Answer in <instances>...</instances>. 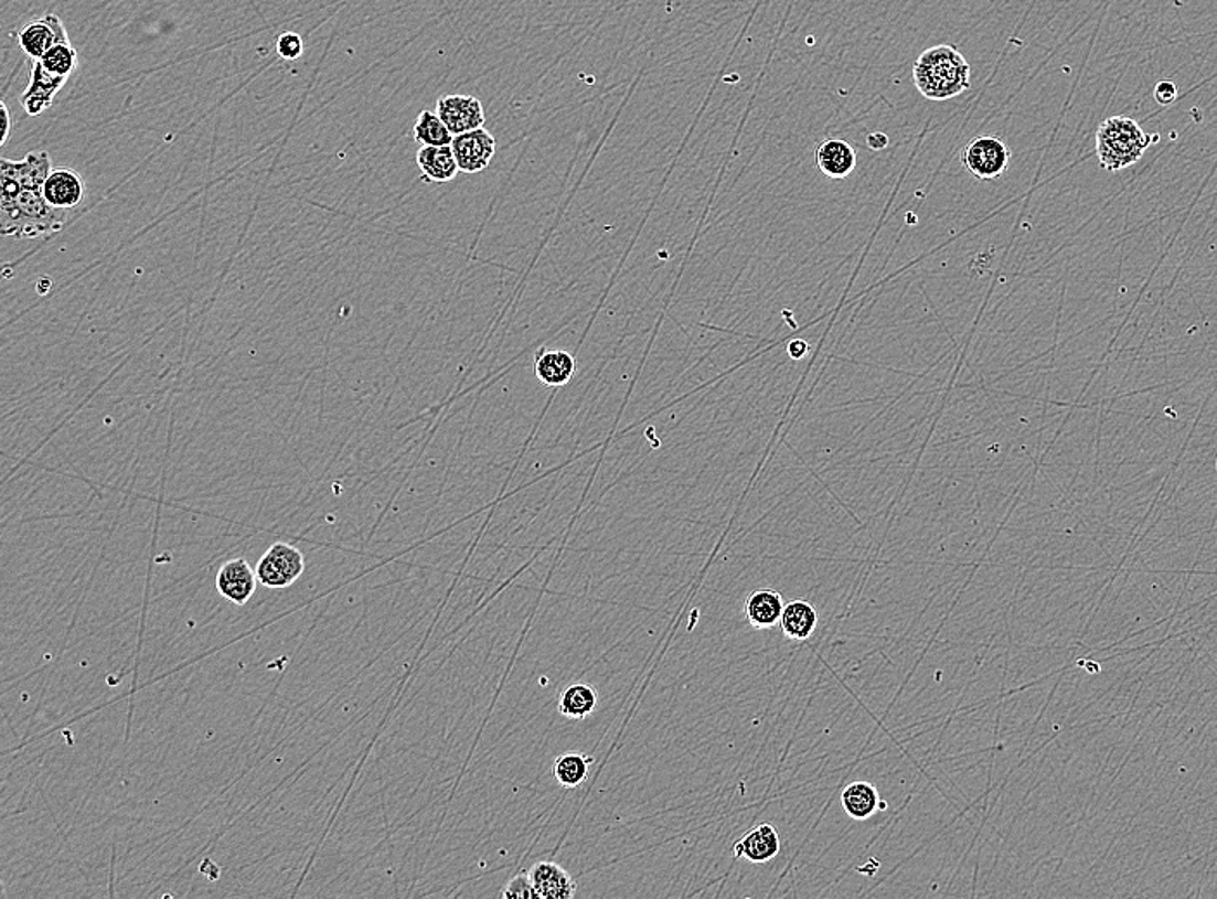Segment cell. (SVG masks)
<instances>
[{
    "label": "cell",
    "mask_w": 1217,
    "mask_h": 899,
    "mask_svg": "<svg viewBox=\"0 0 1217 899\" xmlns=\"http://www.w3.org/2000/svg\"><path fill=\"white\" fill-rule=\"evenodd\" d=\"M53 172L45 151H32L21 161L0 160V233L14 239H36L60 233L68 210L54 208L44 196Z\"/></svg>",
    "instance_id": "1"
},
{
    "label": "cell",
    "mask_w": 1217,
    "mask_h": 899,
    "mask_svg": "<svg viewBox=\"0 0 1217 899\" xmlns=\"http://www.w3.org/2000/svg\"><path fill=\"white\" fill-rule=\"evenodd\" d=\"M970 64L958 47L935 45L924 51L914 64L918 93L929 100H948L970 88Z\"/></svg>",
    "instance_id": "2"
},
{
    "label": "cell",
    "mask_w": 1217,
    "mask_h": 899,
    "mask_svg": "<svg viewBox=\"0 0 1217 899\" xmlns=\"http://www.w3.org/2000/svg\"><path fill=\"white\" fill-rule=\"evenodd\" d=\"M1159 142L1157 133H1149L1138 121L1128 117H1112L1102 121L1097 130V157L1107 172H1118L1142 160L1146 149Z\"/></svg>",
    "instance_id": "3"
},
{
    "label": "cell",
    "mask_w": 1217,
    "mask_h": 899,
    "mask_svg": "<svg viewBox=\"0 0 1217 899\" xmlns=\"http://www.w3.org/2000/svg\"><path fill=\"white\" fill-rule=\"evenodd\" d=\"M1010 160L1012 151L999 136L975 137L960 152L963 169L981 182L1002 176L1008 170Z\"/></svg>",
    "instance_id": "4"
},
{
    "label": "cell",
    "mask_w": 1217,
    "mask_h": 899,
    "mask_svg": "<svg viewBox=\"0 0 1217 899\" xmlns=\"http://www.w3.org/2000/svg\"><path fill=\"white\" fill-rule=\"evenodd\" d=\"M255 571L264 587L288 588L303 575L305 557L300 548L277 542L258 560Z\"/></svg>",
    "instance_id": "5"
},
{
    "label": "cell",
    "mask_w": 1217,
    "mask_h": 899,
    "mask_svg": "<svg viewBox=\"0 0 1217 899\" xmlns=\"http://www.w3.org/2000/svg\"><path fill=\"white\" fill-rule=\"evenodd\" d=\"M436 115L444 120L453 137L483 128L487 121L481 100L474 96H459V94L439 97L436 103Z\"/></svg>",
    "instance_id": "6"
},
{
    "label": "cell",
    "mask_w": 1217,
    "mask_h": 899,
    "mask_svg": "<svg viewBox=\"0 0 1217 899\" xmlns=\"http://www.w3.org/2000/svg\"><path fill=\"white\" fill-rule=\"evenodd\" d=\"M450 146L460 172L472 175L490 167L491 160L495 157L497 139L493 133L488 132L487 128H478L472 132L453 137Z\"/></svg>",
    "instance_id": "7"
},
{
    "label": "cell",
    "mask_w": 1217,
    "mask_h": 899,
    "mask_svg": "<svg viewBox=\"0 0 1217 899\" xmlns=\"http://www.w3.org/2000/svg\"><path fill=\"white\" fill-rule=\"evenodd\" d=\"M18 42L26 56L39 61L54 45L70 42V36L57 14H45L39 20L23 24V29L18 32Z\"/></svg>",
    "instance_id": "8"
},
{
    "label": "cell",
    "mask_w": 1217,
    "mask_h": 899,
    "mask_svg": "<svg viewBox=\"0 0 1217 899\" xmlns=\"http://www.w3.org/2000/svg\"><path fill=\"white\" fill-rule=\"evenodd\" d=\"M66 76H57L44 68L41 61L33 63L29 87L21 94L20 103L30 117H39L45 109L53 106L54 99L61 88L66 84Z\"/></svg>",
    "instance_id": "9"
},
{
    "label": "cell",
    "mask_w": 1217,
    "mask_h": 899,
    "mask_svg": "<svg viewBox=\"0 0 1217 899\" xmlns=\"http://www.w3.org/2000/svg\"><path fill=\"white\" fill-rule=\"evenodd\" d=\"M258 576L246 559H232L216 572V590L228 602L244 606L256 592Z\"/></svg>",
    "instance_id": "10"
},
{
    "label": "cell",
    "mask_w": 1217,
    "mask_h": 899,
    "mask_svg": "<svg viewBox=\"0 0 1217 899\" xmlns=\"http://www.w3.org/2000/svg\"><path fill=\"white\" fill-rule=\"evenodd\" d=\"M527 874L538 899H572L578 892L576 880L555 861H538Z\"/></svg>",
    "instance_id": "11"
},
{
    "label": "cell",
    "mask_w": 1217,
    "mask_h": 899,
    "mask_svg": "<svg viewBox=\"0 0 1217 899\" xmlns=\"http://www.w3.org/2000/svg\"><path fill=\"white\" fill-rule=\"evenodd\" d=\"M780 849L779 832L771 824L756 825L734 844L735 858L746 859L749 864H768L779 856Z\"/></svg>",
    "instance_id": "12"
},
{
    "label": "cell",
    "mask_w": 1217,
    "mask_h": 899,
    "mask_svg": "<svg viewBox=\"0 0 1217 899\" xmlns=\"http://www.w3.org/2000/svg\"><path fill=\"white\" fill-rule=\"evenodd\" d=\"M44 196L54 208L72 212L85 200V182L72 169H53L44 184Z\"/></svg>",
    "instance_id": "13"
},
{
    "label": "cell",
    "mask_w": 1217,
    "mask_h": 899,
    "mask_svg": "<svg viewBox=\"0 0 1217 899\" xmlns=\"http://www.w3.org/2000/svg\"><path fill=\"white\" fill-rule=\"evenodd\" d=\"M820 172L832 180H843L856 169V151L843 139H826L814 151Z\"/></svg>",
    "instance_id": "14"
},
{
    "label": "cell",
    "mask_w": 1217,
    "mask_h": 899,
    "mask_svg": "<svg viewBox=\"0 0 1217 899\" xmlns=\"http://www.w3.org/2000/svg\"><path fill=\"white\" fill-rule=\"evenodd\" d=\"M783 608L786 603H783L782 593L773 588H759L747 596L744 614L750 627L756 630H768L780 624Z\"/></svg>",
    "instance_id": "15"
},
{
    "label": "cell",
    "mask_w": 1217,
    "mask_h": 899,
    "mask_svg": "<svg viewBox=\"0 0 1217 899\" xmlns=\"http://www.w3.org/2000/svg\"><path fill=\"white\" fill-rule=\"evenodd\" d=\"M416 161L420 175L427 184L451 182L460 172L451 146H423L417 151Z\"/></svg>",
    "instance_id": "16"
},
{
    "label": "cell",
    "mask_w": 1217,
    "mask_h": 899,
    "mask_svg": "<svg viewBox=\"0 0 1217 899\" xmlns=\"http://www.w3.org/2000/svg\"><path fill=\"white\" fill-rule=\"evenodd\" d=\"M576 374V358L564 350H540L535 356V376L543 386L563 388Z\"/></svg>",
    "instance_id": "17"
},
{
    "label": "cell",
    "mask_w": 1217,
    "mask_h": 899,
    "mask_svg": "<svg viewBox=\"0 0 1217 899\" xmlns=\"http://www.w3.org/2000/svg\"><path fill=\"white\" fill-rule=\"evenodd\" d=\"M779 627L787 639L804 642L816 632L819 612L808 600H791L783 608Z\"/></svg>",
    "instance_id": "18"
},
{
    "label": "cell",
    "mask_w": 1217,
    "mask_h": 899,
    "mask_svg": "<svg viewBox=\"0 0 1217 899\" xmlns=\"http://www.w3.org/2000/svg\"><path fill=\"white\" fill-rule=\"evenodd\" d=\"M844 812L853 820H868L880 810L878 791L871 782H853L841 795Z\"/></svg>",
    "instance_id": "19"
},
{
    "label": "cell",
    "mask_w": 1217,
    "mask_h": 899,
    "mask_svg": "<svg viewBox=\"0 0 1217 899\" xmlns=\"http://www.w3.org/2000/svg\"><path fill=\"white\" fill-rule=\"evenodd\" d=\"M599 706V694L591 685H567L561 694V715L569 719H585Z\"/></svg>",
    "instance_id": "20"
},
{
    "label": "cell",
    "mask_w": 1217,
    "mask_h": 899,
    "mask_svg": "<svg viewBox=\"0 0 1217 899\" xmlns=\"http://www.w3.org/2000/svg\"><path fill=\"white\" fill-rule=\"evenodd\" d=\"M591 763H594V758H590V756L581 754V752H566V754H561L559 758H555L552 772H554V779L563 788L575 789L588 779V768Z\"/></svg>",
    "instance_id": "21"
},
{
    "label": "cell",
    "mask_w": 1217,
    "mask_h": 899,
    "mask_svg": "<svg viewBox=\"0 0 1217 899\" xmlns=\"http://www.w3.org/2000/svg\"><path fill=\"white\" fill-rule=\"evenodd\" d=\"M414 139L423 146H450L453 136L436 113L426 109L414 125Z\"/></svg>",
    "instance_id": "22"
},
{
    "label": "cell",
    "mask_w": 1217,
    "mask_h": 899,
    "mask_svg": "<svg viewBox=\"0 0 1217 899\" xmlns=\"http://www.w3.org/2000/svg\"><path fill=\"white\" fill-rule=\"evenodd\" d=\"M39 61L44 64L45 69L54 73V75L66 76V78H68L76 69L78 54H76L75 49H73L70 42H61V44L54 45L51 51H47Z\"/></svg>",
    "instance_id": "23"
},
{
    "label": "cell",
    "mask_w": 1217,
    "mask_h": 899,
    "mask_svg": "<svg viewBox=\"0 0 1217 899\" xmlns=\"http://www.w3.org/2000/svg\"><path fill=\"white\" fill-rule=\"evenodd\" d=\"M500 898L512 899H538L533 884H531L530 874L523 871L520 876L512 877L505 888L500 892Z\"/></svg>",
    "instance_id": "24"
},
{
    "label": "cell",
    "mask_w": 1217,
    "mask_h": 899,
    "mask_svg": "<svg viewBox=\"0 0 1217 899\" xmlns=\"http://www.w3.org/2000/svg\"><path fill=\"white\" fill-rule=\"evenodd\" d=\"M277 54L282 57L284 61L300 60L301 54L305 51V42L298 33L288 32L277 39Z\"/></svg>",
    "instance_id": "25"
},
{
    "label": "cell",
    "mask_w": 1217,
    "mask_h": 899,
    "mask_svg": "<svg viewBox=\"0 0 1217 899\" xmlns=\"http://www.w3.org/2000/svg\"><path fill=\"white\" fill-rule=\"evenodd\" d=\"M1177 85L1174 82L1162 81L1155 85L1154 97L1157 100V105L1171 106L1177 97Z\"/></svg>",
    "instance_id": "26"
},
{
    "label": "cell",
    "mask_w": 1217,
    "mask_h": 899,
    "mask_svg": "<svg viewBox=\"0 0 1217 899\" xmlns=\"http://www.w3.org/2000/svg\"><path fill=\"white\" fill-rule=\"evenodd\" d=\"M0 117H2V136H0V146H4L8 142L9 133H11V117H9V109L4 103H0Z\"/></svg>",
    "instance_id": "27"
},
{
    "label": "cell",
    "mask_w": 1217,
    "mask_h": 899,
    "mask_svg": "<svg viewBox=\"0 0 1217 899\" xmlns=\"http://www.w3.org/2000/svg\"><path fill=\"white\" fill-rule=\"evenodd\" d=\"M887 145H889V139H887L886 133H872V136H868V146H871V149H874V151H880V149L887 148Z\"/></svg>",
    "instance_id": "28"
},
{
    "label": "cell",
    "mask_w": 1217,
    "mask_h": 899,
    "mask_svg": "<svg viewBox=\"0 0 1217 899\" xmlns=\"http://www.w3.org/2000/svg\"><path fill=\"white\" fill-rule=\"evenodd\" d=\"M807 353L808 344L804 343V341H792V343L789 344V355H791L792 358H802V356L807 355Z\"/></svg>",
    "instance_id": "29"
},
{
    "label": "cell",
    "mask_w": 1217,
    "mask_h": 899,
    "mask_svg": "<svg viewBox=\"0 0 1217 899\" xmlns=\"http://www.w3.org/2000/svg\"><path fill=\"white\" fill-rule=\"evenodd\" d=\"M1216 469H1217V460H1216Z\"/></svg>",
    "instance_id": "30"
}]
</instances>
